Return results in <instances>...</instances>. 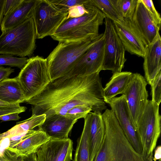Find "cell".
<instances>
[{
    "label": "cell",
    "mask_w": 161,
    "mask_h": 161,
    "mask_svg": "<svg viewBox=\"0 0 161 161\" xmlns=\"http://www.w3.org/2000/svg\"><path fill=\"white\" fill-rule=\"evenodd\" d=\"M88 126L89 161H94L102 145L104 126L101 113L90 112L84 118Z\"/></svg>",
    "instance_id": "17"
},
{
    "label": "cell",
    "mask_w": 161,
    "mask_h": 161,
    "mask_svg": "<svg viewBox=\"0 0 161 161\" xmlns=\"http://www.w3.org/2000/svg\"><path fill=\"white\" fill-rule=\"evenodd\" d=\"M0 100L10 103L25 102L22 90L17 77L0 82Z\"/></svg>",
    "instance_id": "22"
},
{
    "label": "cell",
    "mask_w": 161,
    "mask_h": 161,
    "mask_svg": "<svg viewBox=\"0 0 161 161\" xmlns=\"http://www.w3.org/2000/svg\"><path fill=\"white\" fill-rule=\"evenodd\" d=\"M130 21L146 47L155 39L160 28L161 21L148 10L141 0H138Z\"/></svg>",
    "instance_id": "12"
},
{
    "label": "cell",
    "mask_w": 161,
    "mask_h": 161,
    "mask_svg": "<svg viewBox=\"0 0 161 161\" xmlns=\"http://www.w3.org/2000/svg\"><path fill=\"white\" fill-rule=\"evenodd\" d=\"M147 84L145 78L140 74L133 73L130 83L122 94L124 96L136 129L149 100Z\"/></svg>",
    "instance_id": "10"
},
{
    "label": "cell",
    "mask_w": 161,
    "mask_h": 161,
    "mask_svg": "<svg viewBox=\"0 0 161 161\" xmlns=\"http://www.w3.org/2000/svg\"><path fill=\"white\" fill-rule=\"evenodd\" d=\"M23 0H5L4 8V16L6 15L18 6Z\"/></svg>",
    "instance_id": "33"
},
{
    "label": "cell",
    "mask_w": 161,
    "mask_h": 161,
    "mask_svg": "<svg viewBox=\"0 0 161 161\" xmlns=\"http://www.w3.org/2000/svg\"><path fill=\"white\" fill-rule=\"evenodd\" d=\"M89 3L98 8L113 22L119 23L124 19L116 8L113 0H89Z\"/></svg>",
    "instance_id": "25"
},
{
    "label": "cell",
    "mask_w": 161,
    "mask_h": 161,
    "mask_svg": "<svg viewBox=\"0 0 161 161\" xmlns=\"http://www.w3.org/2000/svg\"><path fill=\"white\" fill-rule=\"evenodd\" d=\"M161 159H159V160H156V161H161ZM151 161H153V160H151Z\"/></svg>",
    "instance_id": "42"
},
{
    "label": "cell",
    "mask_w": 161,
    "mask_h": 161,
    "mask_svg": "<svg viewBox=\"0 0 161 161\" xmlns=\"http://www.w3.org/2000/svg\"><path fill=\"white\" fill-rule=\"evenodd\" d=\"M105 52V36L104 33H102L65 76H85L99 73L102 70Z\"/></svg>",
    "instance_id": "11"
},
{
    "label": "cell",
    "mask_w": 161,
    "mask_h": 161,
    "mask_svg": "<svg viewBox=\"0 0 161 161\" xmlns=\"http://www.w3.org/2000/svg\"><path fill=\"white\" fill-rule=\"evenodd\" d=\"M132 74L128 71L113 74L110 80L103 88L104 101L115 97L119 94H122L130 83Z\"/></svg>",
    "instance_id": "21"
},
{
    "label": "cell",
    "mask_w": 161,
    "mask_h": 161,
    "mask_svg": "<svg viewBox=\"0 0 161 161\" xmlns=\"http://www.w3.org/2000/svg\"><path fill=\"white\" fill-rule=\"evenodd\" d=\"M45 114L31 116L23 121L17 123L16 125L2 133H0V144L5 139L22 134L31 130L43 122L46 119Z\"/></svg>",
    "instance_id": "23"
},
{
    "label": "cell",
    "mask_w": 161,
    "mask_h": 161,
    "mask_svg": "<svg viewBox=\"0 0 161 161\" xmlns=\"http://www.w3.org/2000/svg\"><path fill=\"white\" fill-rule=\"evenodd\" d=\"M48 1L58 10L64 12H68L71 7L79 4H86L89 0H47Z\"/></svg>",
    "instance_id": "27"
},
{
    "label": "cell",
    "mask_w": 161,
    "mask_h": 161,
    "mask_svg": "<svg viewBox=\"0 0 161 161\" xmlns=\"http://www.w3.org/2000/svg\"><path fill=\"white\" fill-rule=\"evenodd\" d=\"M104 126L103 143L94 161H151L152 157L137 152L127 140L111 109L102 114Z\"/></svg>",
    "instance_id": "2"
},
{
    "label": "cell",
    "mask_w": 161,
    "mask_h": 161,
    "mask_svg": "<svg viewBox=\"0 0 161 161\" xmlns=\"http://www.w3.org/2000/svg\"><path fill=\"white\" fill-rule=\"evenodd\" d=\"M68 12L60 11L47 0H37L32 15L36 38L51 36L67 17Z\"/></svg>",
    "instance_id": "8"
},
{
    "label": "cell",
    "mask_w": 161,
    "mask_h": 161,
    "mask_svg": "<svg viewBox=\"0 0 161 161\" xmlns=\"http://www.w3.org/2000/svg\"><path fill=\"white\" fill-rule=\"evenodd\" d=\"M148 10L158 20L161 21L160 14L156 10L152 0H141Z\"/></svg>",
    "instance_id": "35"
},
{
    "label": "cell",
    "mask_w": 161,
    "mask_h": 161,
    "mask_svg": "<svg viewBox=\"0 0 161 161\" xmlns=\"http://www.w3.org/2000/svg\"><path fill=\"white\" fill-rule=\"evenodd\" d=\"M14 71V69L10 67L5 68L0 66V82L8 79L11 73Z\"/></svg>",
    "instance_id": "36"
},
{
    "label": "cell",
    "mask_w": 161,
    "mask_h": 161,
    "mask_svg": "<svg viewBox=\"0 0 161 161\" xmlns=\"http://www.w3.org/2000/svg\"><path fill=\"white\" fill-rule=\"evenodd\" d=\"M36 31L32 18L2 32L0 36V54L29 56L36 48Z\"/></svg>",
    "instance_id": "5"
},
{
    "label": "cell",
    "mask_w": 161,
    "mask_h": 161,
    "mask_svg": "<svg viewBox=\"0 0 161 161\" xmlns=\"http://www.w3.org/2000/svg\"><path fill=\"white\" fill-rule=\"evenodd\" d=\"M50 139L44 132L36 130L13 147L6 148L18 156H27L36 153L38 149Z\"/></svg>",
    "instance_id": "20"
},
{
    "label": "cell",
    "mask_w": 161,
    "mask_h": 161,
    "mask_svg": "<svg viewBox=\"0 0 161 161\" xmlns=\"http://www.w3.org/2000/svg\"><path fill=\"white\" fill-rule=\"evenodd\" d=\"M26 109V107L21 106L14 107H0V116L16 112L21 113L25 112Z\"/></svg>",
    "instance_id": "34"
},
{
    "label": "cell",
    "mask_w": 161,
    "mask_h": 161,
    "mask_svg": "<svg viewBox=\"0 0 161 161\" xmlns=\"http://www.w3.org/2000/svg\"><path fill=\"white\" fill-rule=\"evenodd\" d=\"M138 0H113L115 7L125 19H131L135 12Z\"/></svg>",
    "instance_id": "26"
},
{
    "label": "cell",
    "mask_w": 161,
    "mask_h": 161,
    "mask_svg": "<svg viewBox=\"0 0 161 161\" xmlns=\"http://www.w3.org/2000/svg\"><path fill=\"white\" fill-rule=\"evenodd\" d=\"M99 73L85 76H64L51 81L40 93L25 102L32 105V116L53 114L65 115L80 105L93 112L107 109Z\"/></svg>",
    "instance_id": "1"
},
{
    "label": "cell",
    "mask_w": 161,
    "mask_h": 161,
    "mask_svg": "<svg viewBox=\"0 0 161 161\" xmlns=\"http://www.w3.org/2000/svg\"><path fill=\"white\" fill-rule=\"evenodd\" d=\"M155 149L154 157L153 158L154 161L158 160L161 158V146H158Z\"/></svg>",
    "instance_id": "38"
},
{
    "label": "cell",
    "mask_w": 161,
    "mask_h": 161,
    "mask_svg": "<svg viewBox=\"0 0 161 161\" xmlns=\"http://www.w3.org/2000/svg\"><path fill=\"white\" fill-rule=\"evenodd\" d=\"M88 12V10L84 4L76 5L69 9L66 19L80 17Z\"/></svg>",
    "instance_id": "31"
},
{
    "label": "cell",
    "mask_w": 161,
    "mask_h": 161,
    "mask_svg": "<svg viewBox=\"0 0 161 161\" xmlns=\"http://www.w3.org/2000/svg\"><path fill=\"white\" fill-rule=\"evenodd\" d=\"M20 103H10L0 100V107H14L19 106Z\"/></svg>",
    "instance_id": "41"
},
{
    "label": "cell",
    "mask_w": 161,
    "mask_h": 161,
    "mask_svg": "<svg viewBox=\"0 0 161 161\" xmlns=\"http://www.w3.org/2000/svg\"><path fill=\"white\" fill-rule=\"evenodd\" d=\"M159 106L148 100L136 127L143 153L153 157L161 133Z\"/></svg>",
    "instance_id": "7"
},
{
    "label": "cell",
    "mask_w": 161,
    "mask_h": 161,
    "mask_svg": "<svg viewBox=\"0 0 161 161\" xmlns=\"http://www.w3.org/2000/svg\"><path fill=\"white\" fill-rule=\"evenodd\" d=\"M24 161H37L36 153L22 156Z\"/></svg>",
    "instance_id": "39"
},
{
    "label": "cell",
    "mask_w": 161,
    "mask_h": 161,
    "mask_svg": "<svg viewBox=\"0 0 161 161\" xmlns=\"http://www.w3.org/2000/svg\"><path fill=\"white\" fill-rule=\"evenodd\" d=\"M110 106L123 133L138 153L143 154L136 128L133 124L124 96L114 97L105 101Z\"/></svg>",
    "instance_id": "13"
},
{
    "label": "cell",
    "mask_w": 161,
    "mask_h": 161,
    "mask_svg": "<svg viewBox=\"0 0 161 161\" xmlns=\"http://www.w3.org/2000/svg\"><path fill=\"white\" fill-rule=\"evenodd\" d=\"M91 111V108L88 105H78L69 110L65 116L70 118L78 120L80 118H84Z\"/></svg>",
    "instance_id": "29"
},
{
    "label": "cell",
    "mask_w": 161,
    "mask_h": 161,
    "mask_svg": "<svg viewBox=\"0 0 161 161\" xmlns=\"http://www.w3.org/2000/svg\"><path fill=\"white\" fill-rule=\"evenodd\" d=\"M37 0H23L15 9L4 16L0 25L2 32L12 29L32 18Z\"/></svg>",
    "instance_id": "19"
},
{
    "label": "cell",
    "mask_w": 161,
    "mask_h": 161,
    "mask_svg": "<svg viewBox=\"0 0 161 161\" xmlns=\"http://www.w3.org/2000/svg\"><path fill=\"white\" fill-rule=\"evenodd\" d=\"M17 77L25 102L40 93L51 81L46 59L38 56L28 59Z\"/></svg>",
    "instance_id": "6"
},
{
    "label": "cell",
    "mask_w": 161,
    "mask_h": 161,
    "mask_svg": "<svg viewBox=\"0 0 161 161\" xmlns=\"http://www.w3.org/2000/svg\"><path fill=\"white\" fill-rule=\"evenodd\" d=\"M28 58L25 57H17L8 54H0V66L7 65L21 69L27 63Z\"/></svg>",
    "instance_id": "28"
},
{
    "label": "cell",
    "mask_w": 161,
    "mask_h": 161,
    "mask_svg": "<svg viewBox=\"0 0 161 161\" xmlns=\"http://www.w3.org/2000/svg\"><path fill=\"white\" fill-rule=\"evenodd\" d=\"M101 35L93 40L59 42L46 58L51 81L67 75Z\"/></svg>",
    "instance_id": "4"
},
{
    "label": "cell",
    "mask_w": 161,
    "mask_h": 161,
    "mask_svg": "<svg viewBox=\"0 0 161 161\" xmlns=\"http://www.w3.org/2000/svg\"><path fill=\"white\" fill-rule=\"evenodd\" d=\"M104 23L105 52L102 70H111L113 74L120 72L126 60L125 56V50L113 22L106 17Z\"/></svg>",
    "instance_id": "9"
},
{
    "label": "cell",
    "mask_w": 161,
    "mask_h": 161,
    "mask_svg": "<svg viewBox=\"0 0 161 161\" xmlns=\"http://www.w3.org/2000/svg\"><path fill=\"white\" fill-rule=\"evenodd\" d=\"M73 142L69 138L50 139L37 150V161H71Z\"/></svg>",
    "instance_id": "14"
},
{
    "label": "cell",
    "mask_w": 161,
    "mask_h": 161,
    "mask_svg": "<svg viewBox=\"0 0 161 161\" xmlns=\"http://www.w3.org/2000/svg\"><path fill=\"white\" fill-rule=\"evenodd\" d=\"M0 161H24L22 156H18L5 148L0 154Z\"/></svg>",
    "instance_id": "32"
},
{
    "label": "cell",
    "mask_w": 161,
    "mask_h": 161,
    "mask_svg": "<svg viewBox=\"0 0 161 161\" xmlns=\"http://www.w3.org/2000/svg\"><path fill=\"white\" fill-rule=\"evenodd\" d=\"M5 0H0V26L4 17V8Z\"/></svg>",
    "instance_id": "40"
},
{
    "label": "cell",
    "mask_w": 161,
    "mask_h": 161,
    "mask_svg": "<svg viewBox=\"0 0 161 161\" xmlns=\"http://www.w3.org/2000/svg\"><path fill=\"white\" fill-rule=\"evenodd\" d=\"M161 71L156 75L151 86L152 96L151 101L159 106L161 101Z\"/></svg>",
    "instance_id": "30"
},
{
    "label": "cell",
    "mask_w": 161,
    "mask_h": 161,
    "mask_svg": "<svg viewBox=\"0 0 161 161\" xmlns=\"http://www.w3.org/2000/svg\"><path fill=\"white\" fill-rule=\"evenodd\" d=\"M143 58L145 79L151 86L161 69V38L159 33L154 40L146 47Z\"/></svg>",
    "instance_id": "18"
},
{
    "label": "cell",
    "mask_w": 161,
    "mask_h": 161,
    "mask_svg": "<svg viewBox=\"0 0 161 161\" xmlns=\"http://www.w3.org/2000/svg\"><path fill=\"white\" fill-rule=\"evenodd\" d=\"M77 121L65 115L53 114L46 117L43 122L38 126V130L45 132L50 139H67Z\"/></svg>",
    "instance_id": "16"
},
{
    "label": "cell",
    "mask_w": 161,
    "mask_h": 161,
    "mask_svg": "<svg viewBox=\"0 0 161 161\" xmlns=\"http://www.w3.org/2000/svg\"><path fill=\"white\" fill-rule=\"evenodd\" d=\"M113 22L125 51L131 54L143 58L146 47L133 27L130 19H124L119 23Z\"/></svg>",
    "instance_id": "15"
},
{
    "label": "cell",
    "mask_w": 161,
    "mask_h": 161,
    "mask_svg": "<svg viewBox=\"0 0 161 161\" xmlns=\"http://www.w3.org/2000/svg\"><path fill=\"white\" fill-rule=\"evenodd\" d=\"M20 112H16L0 116V120L3 121L17 120L20 119L19 116Z\"/></svg>",
    "instance_id": "37"
},
{
    "label": "cell",
    "mask_w": 161,
    "mask_h": 161,
    "mask_svg": "<svg viewBox=\"0 0 161 161\" xmlns=\"http://www.w3.org/2000/svg\"><path fill=\"white\" fill-rule=\"evenodd\" d=\"M88 3L84 4L88 12L78 18L66 19L50 36L60 42L93 40L99 35V26L106 17L98 8Z\"/></svg>",
    "instance_id": "3"
},
{
    "label": "cell",
    "mask_w": 161,
    "mask_h": 161,
    "mask_svg": "<svg viewBox=\"0 0 161 161\" xmlns=\"http://www.w3.org/2000/svg\"><path fill=\"white\" fill-rule=\"evenodd\" d=\"M89 160L88 127L87 123L84 122L82 132L77 140L73 161H89Z\"/></svg>",
    "instance_id": "24"
}]
</instances>
